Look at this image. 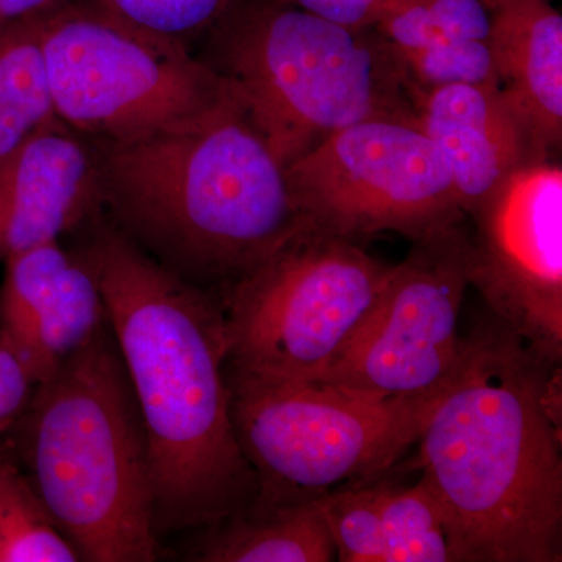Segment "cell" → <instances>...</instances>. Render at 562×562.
<instances>
[{"instance_id":"obj_1","label":"cell","mask_w":562,"mask_h":562,"mask_svg":"<svg viewBox=\"0 0 562 562\" xmlns=\"http://www.w3.org/2000/svg\"><path fill=\"white\" fill-rule=\"evenodd\" d=\"M79 235L74 250L101 288L146 430L158 538L247 512L258 482L233 428L221 299L154 260L106 214Z\"/></svg>"},{"instance_id":"obj_2","label":"cell","mask_w":562,"mask_h":562,"mask_svg":"<svg viewBox=\"0 0 562 562\" xmlns=\"http://www.w3.org/2000/svg\"><path fill=\"white\" fill-rule=\"evenodd\" d=\"M422 431V479L441 508L452 562L562 560L561 364L497 317Z\"/></svg>"},{"instance_id":"obj_3","label":"cell","mask_w":562,"mask_h":562,"mask_svg":"<svg viewBox=\"0 0 562 562\" xmlns=\"http://www.w3.org/2000/svg\"><path fill=\"white\" fill-rule=\"evenodd\" d=\"M106 217L220 297L312 222L286 169L231 98L180 127L95 144Z\"/></svg>"},{"instance_id":"obj_4","label":"cell","mask_w":562,"mask_h":562,"mask_svg":"<svg viewBox=\"0 0 562 562\" xmlns=\"http://www.w3.org/2000/svg\"><path fill=\"white\" fill-rule=\"evenodd\" d=\"M20 419L33 486L81 561L157 560L149 446L109 322Z\"/></svg>"},{"instance_id":"obj_5","label":"cell","mask_w":562,"mask_h":562,"mask_svg":"<svg viewBox=\"0 0 562 562\" xmlns=\"http://www.w3.org/2000/svg\"><path fill=\"white\" fill-rule=\"evenodd\" d=\"M201 60L286 169L322 139L371 117H416L391 44L281 0H235Z\"/></svg>"},{"instance_id":"obj_6","label":"cell","mask_w":562,"mask_h":562,"mask_svg":"<svg viewBox=\"0 0 562 562\" xmlns=\"http://www.w3.org/2000/svg\"><path fill=\"white\" fill-rule=\"evenodd\" d=\"M236 439L257 475L249 509L314 502L382 475L419 441L442 391L380 397L324 382L261 379L227 368Z\"/></svg>"},{"instance_id":"obj_7","label":"cell","mask_w":562,"mask_h":562,"mask_svg":"<svg viewBox=\"0 0 562 562\" xmlns=\"http://www.w3.org/2000/svg\"><path fill=\"white\" fill-rule=\"evenodd\" d=\"M55 114L95 144L180 127L231 98L190 46L140 31L83 0L38 16Z\"/></svg>"},{"instance_id":"obj_8","label":"cell","mask_w":562,"mask_h":562,"mask_svg":"<svg viewBox=\"0 0 562 562\" xmlns=\"http://www.w3.org/2000/svg\"><path fill=\"white\" fill-rule=\"evenodd\" d=\"M391 266L314 225L220 295L231 371L312 382L372 312Z\"/></svg>"},{"instance_id":"obj_9","label":"cell","mask_w":562,"mask_h":562,"mask_svg":"<svg viewBox=\"0 0 562 562\" xmlns=\"http://www.w3.org/2000/svg\"><path fill=\"white\" fill-rule=\"evenodd\" d=\"M292 198L314 227L358 239L412 241L460 224L449 162L416 117H371L322 139L286 166Z\"/></svg>"},{"instance_id":"obj_10","label":"cell","mask_w":562,"mask_h":562,"mask_svg":"<svg viewBox=\"0 0 562 562\" xmlns=\"http://www.w3.org/2000/svg\"><path fill=\"white\" fill-rule=\"evenodd\" d=\"M472 236L460 224L413 241L391 266L372 312L336 360L312 382L380 397L442 391L464 361L460 314L471 286Z\"/></svg>"},{"instance_id":"obj_11","label":"cell","mask_w":562,"mask_h":562,"mask_svg":"<svg viewBox=\"0 0 562 562\" xmlns=\"http://www.w3.org/2000/svg\"><path fill=\"white\" fill-rule=\"evenodd\" d=\"M471 286L543 360H562V169L514 172L472 214Z\"/></svg>"},{"instance_id":"obj_12","label":"cell","mask_w":562,"mask_h":562,"mask_svg":"<svg viewBox=\"0 0 562 562\" xmlns=\"http://www.w3.org/2000/svg\"><path fill=\"white\" fill-rule=\"evenodd\" d=\"M105 214L94 144L58 117L0 160V261Z\"/></svg>"},{"instance_id":"obj_13","label":"cell","mask_w":562,"mask_h":562,"mask_svg":"<svg viewBox=\"0 0 562 562\" xmlns=\"http://www.w3.org/2000/svg\"><path fill=\"white\" fill-rule=\"evenodd\" d=\"M106 322L98 280L76 250L54 241L5 261L0 335L35 386L87 346Z\"/></svg>"},{"instance_id":"obj_14","label":"cell","mask_w":562,"mask_h":562,"mask_svg":"<svg viewBox=\"0 0 562 562\" xmlns=\"http://www.w3.org/2000/svg\"><path fill=\"white\" fill-rule=\"evenodd\" d=\"M409 98L422 132L449 162L464 216L514 172L550 158L501 85H453Z\"/></svg>"},{"instance_id":"obj_15","label":"cell","mask_w":562,"mask_h":562,"mask_svg":"<svg viewBox=\"0 0 562 562\" xmlns=\"http://www.w3.org/2000/svg\"><path fill=\"white\" fill-rule=\"evenodd\" d=\"M491 49L503 92L547 151L562 139V16L550 0H495Z\"/></svg>"},{"instance_id":"obj_16","label":"cell","mask_w":562,"mask_h":562,"mask_svg":"<svg viewBox=\"0 0 562 562\" xmlns=\"http://www.w3.org/2000/svg\"><path fill=\"white\" fill-rule=\"evenodd\" d=\"M203 531L192 561H336L335 543L316 502L247 509Z\"/></svg>"},{"instance_id":"obj_17","label":"cell","mask_w":562,"mask_h":562,"mask_svg":"<svg viewBox=\"0 0 562 562\" xmlns=\"http://www.w3.org/2000/svg\"><path fill=\"white\" fill-rule=\"evenodd\" d=\"M55 117L38 16L0 25V160Z\"/></svg>"},{"instance_id":"obj_18","label":"cell","mask_w":562,"mask_h":562,"mask_svg":"<svg viewBox=\"0 0 562 562\" xmlns=\"http://www.w3.org/2000/svg\"><path fill=\"white\" fill-rule=\"evenodd\" d=\"M81 561L31 476L0 457V562Z\"/></svg>"},{"instance_id":"obj_19","label":"cell","mask_w":562,"mask_h":562,"mask_svg":"<svg viewBox=\"0 0 562 562\" xmlns=\"http://www.w3.org/2000/svg\"><path fill=\"white\" fill-rule=\"evenodd\" d=\"M375 476L384 562H452L439 503L422 479L403 487Z\"/></svg>"},{"instance_id":"obj_20","label":"cell","mask_w":562,"mask_h":562,"mask_svg":"<svg viewBox=\"0 0 562 562\" xmlns=\"http://www.w3.org/2000/svg\"><path fill=\"white\" fill-rule=\"evenodd\" d=\"M391 47L409 94L453 85H501L491 44L484 41L443 36L414 49Z\"/></svg>"},{"instance_id":"obj_21","label":"cell","mask_w":562,"mask_h":562,"mask_svg":"<svg viewBox=\"0 0 562 562\" xmlns=\"http://www.w3.org/2000/svg\"><path fill=\"white\" fill-rule=\"evenodd\" d=\"M122 22L180 41L206 35L235 0H83Z\"/></svg>"},{"instance_id":"obj_22","label":"cell","mask_w":562,"mask_h":562,"mask_svg":"<svg viewBox=\"0 0 562 562\" xmlns=\"http://www.w3.org/2000/svg\"><path fill=\"white\" fill-rule=\"evenodd\" d=\"M431 29L447 38L490 43L492 16L484 0H406Z\"/></svg>"},{"instance_id":"obj_23","label":"cell","mask_w":562,"mask_h":562,"mask_svg":"<svg viewBox=\"0 0 562 562\" xmlns=\"http://www.w3.org/2000/svg\"><path fill=\"white\" fill-rule=\"evenodd\" d=\"M350 31H371L402 0H281Z\"/></svg>"},{"instance_id":"obj_24","label":"cell","mask_w":562,"mask_h":562,"mask_svg":"<svg viewBox=\"0 0 562 562\" xmlns=\"http://www.w3.org/2000/svg\"><path fill=\"white\" fill-rule=\"evenodd\" d=\"M33 390L35 383L0 335V438L20 419Z\"/></svg>"},{"instance_id":"obj_25","label":"cell","mask_w":562,"mask_h":562,"mask_svg":"<svg viewBox=\"0 0 562 562\" xmlns=\"http://www.w3.org/2000/svg\"><path fill=\"white\" fill-rule=\"evenodd\" d=\"M60 0H0V25L40 16Z\"/></svg>"},{"instance_id":"obj_26","label":"cell","mask_w":562,"mask_h":562,"mask_svg":"<svg viewBox=\"0 0 562 562\" xmlns=\"http://www.w3.org/2000/svg\"><path fill=\"white\" fill-rule=\"evenodd\" d=\"M484 2H486V5H487V7H490V5H491V3H494V2H495V0H484Z\"/></svg>"}]
</instances>
